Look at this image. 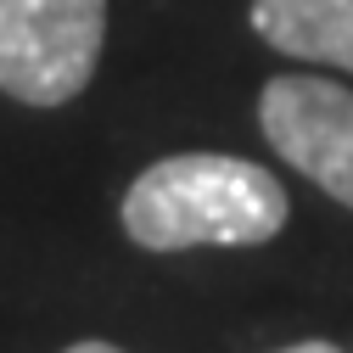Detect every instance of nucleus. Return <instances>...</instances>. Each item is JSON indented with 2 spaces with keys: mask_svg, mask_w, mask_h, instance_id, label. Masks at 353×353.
<instances>
[{
  "mask_svg": "<svg viewBox=\"0 0 353 353\" xmlns=\"http://www.w3.org/2000/svg\"><path fill=\"white\" fill-rule=\"evenodd\" d=\"M286 191L263 163L225 152H180L152 163L123 191V230L146 252L185 247H258L281 236Z\"/></svg>",
  "mask_w": 353,
  "mask_h": 353,
  "instance_id": "f257e3e1",
  "label": "nucleus"
},
{
  "mask_svg": "<svg viewBox=\"0 0 353 353\" xmlns=\"http://www.w3.org/2000/svg\"><path fill=\"white\" fill-rule=\"evenodd\" d=\"M107 0H0V90L68 107L101 68Z\"/></svg>",
  "mask_w": 353,
  "mask_h": 353,
  "instance_id": "f03ea898",
  "label": "nucleus"
},
{
  "mask_svg": "<svg viewBox=\"0 0 353 353\" xmlns=\"http://www.w3.org/2000/svg\"><path fill=\"white\" fill-rule=\"evenodd\" d=\"M258 123L303 180L353 208V90L308 73L270 79L258 96Z\"/></svg>",
  "mask_w": 353,
  "mask_h": 353,
  "instance_id": "7ed1b4c3",
  "label": "nucleus"
},
{
  "mask_svg": "<svg viewBox=\"0 0 353 353\" xmlns=\"http://www.w3.org/2000/svg\"><path fill=\"white\" fill-rule=\"evenodd\" d=\"M252 34L281 57L353 73V0H252Z\"/></svg>",
  "mask_w": 353,
  "mask_h": 353,
  "instance_id": "20e7f679",
  "label": "nucleus"
},
{
  "mask_svg": "<svg viewBox=\"0 0 353 353\" xmlns=\"http://www.w3.org/2000/svg\"><path fill=\"white\" fill-rule=\"evenodd\" d=\"M281 353H342V347H331V342H292V347H281Z\"/></svg>",
  "mask_w": 353,
  "mask_h": 353,
  "instance_id": "39448f33",
  "label": "nucleus"
},
{
  "mask_svg": "<svg viewBox=\"0 0 353 353\" xmlns=\"http://www.w3.org/2000/svg\"><path fill=\"white\" fill-rule=\"evenodd\" d=\"M68 353H123V347H112V342H73Z\"/></svg>",
  "mask_w": 353,
  "mask_h": 353,
  "instance_id": "423d86ee",
  "label": "nucleus"
}]
</instances>
